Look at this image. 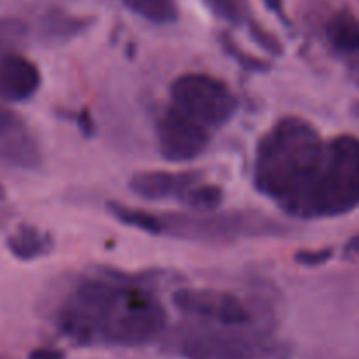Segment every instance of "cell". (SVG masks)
<instances>
[{"instance_id":"9a60e30c","label":"cell","mask_w":359,"mask_h":359,"mask_svg":"<svg viewBox=\"0 0 359 359\" xmlns=\"http://www.w3.org/2000/svg\"><path fill=\"white\" fill-rule=\"evenodd\" d=\"M107 207L109 212H111L119 223L126 224V226L137 228V230L153 235L163 233V219H161V217H156L154 214L146 212V210L140 209H132V207H126L118 202H109Z\"/></svg>"},{"instance_id":"cb8c5ba5","label":"cell","mask_w":359,"mask_h":359,"mask_svg":"<svg viewBox=\"0 0 359 359\" xmlns=\"http://www.w3.org/2000/svg\"><path fill=\"white\" fill-rule=\"evenodd\" d=\"M265 6L269 7V11H272L276 16H279L280 20L286 21V9H284V0H263Z\"/></svg>"},{"instance_id":"7c38bea8","label":"cell","mask_w":359,"mask_h":359,"mask_svg":"<svg viewBox=\"0 0 359 359\" xmlns=\"http://www.w3.org/2000/svg\"><path fill=\"white\" fill-rule=\"evenodd\" d=\"M6 245L16 259L32 262V259H37L44 256L46 252H49L51 241L48 238V235H42L32 224H21L13 235L7 237Z\"/></svg>"},{"instance_id":"8fae6325","label":"cell","mask_w":359,"mask_h":359,"mask_svg":"<svg viewBox=\"0 0 359 359\" xmlns=\"http://www.w3.org/2000/svg\"><path fill=\"white\" fill-rule=\"evenodd\" d=\"M200 172H168V170H146L137 172L130 179V189L140 198L167 200L172 196H182L200 181Z\"/></svg>"},{"instance_id":"d4e9b609","label":"cell","mask_w":359,"mask_h":359,"mask_svg":"<svg viewBox=\"0 0 359 359\" xmlns=\"http://www.w3.org/2000/svg\"><path fill=\"white\" fill-rule=\"evenodd\" d=\"M14 217V210L9 207H0V231L9 224V221Z\"/></svg>"},{"instance_id":"3957f363","label":"cell","mask_w":359,"mask_h":359,"mask_svg":"<svg viewBox=\"0 0 359 359\" xmlns=\"http://www.w3.org/2000/svg\"><path fill=\"white\" fill-rule=\"evenodd\" d=\"M359 207V137L339 135L326 147L325 165L309 195L304 217L342 216Z\"/></svg>"},{"instance_id":"5bb4252c","label":"cell","mask_w":359,"mask_h":359,"mask_svg":"<svg viewBox=\"0 0 359 359\" xmlns=\"http://www.w3.org/2000/svg\"><path fill=\"white\" fill-rule=\"evenodd\" d=\"M126 9L156 25L174 23L179 18L175 0H121Z\"/></svg>"},{"instance_id":"ffe728a7","label":"cell","mask_w":359,"mask_h":359,"mask_svg":"<svg viewBox=\"0 0 359 359\" xmlns=\"http://www.w3.org/2000/svg\"><path fill=\"white\" fill-rule=\"evenodd\" d=\"M221 44H223V48L226 49L228 55L233 56V58L237 60V62L241 63L244 69L259 70V72H262V70H269V63L263 62L262 58H256V56H251V55H248L245 51H242V49L238 48L233 41H231L230 35L224 34L223 37H221Z\"/></svg>"},{"instance_id":"6da1fadb","label":"cell","mask_w":359,"mask_h":359,"mask_svg":"<svg viewBox=\"0 0 359 359\" xmlns=\"http://www.w3.org/2000/svg\"><path fill=\"white\" fill-rule=\"evenodd\" d=\"M167 321L156 297L111 280H84L60 314L67 337L79 344L137 347L151 342Z\"/></svg>"},{"instance_id":"484cf974","label":"cell","mask_w":359,"mask_h":359,"mask_svg":"<svg viewBox=\"0 0 359 359\" xmlns=\"http://www.w3.org/2000/svg\"><path fill=\"white\" fill-rule=\"evenodd\" d=\"M346 249H347V252H349V255H354V252H358V255H359V235L356 238H353L349 244H347Z\"/></svg>"},{"instance_id":"7a4b0ae2","label":"cell","mask_w":359,"mask_h":359,"mask_svg":"<svg viewBox=\"0 0 359 359\" xmlns=\"http://www.w3.org/2000/svg\"><path fill=\"white\" fill-rule=\"evenodd\" d=\"M326 147L309 121L294 116L280 119L256 149V188L286 212L304 217L305 203L325 165Z\"/></svg>"},{"instance_id":"8992f818","label":"cell","mask_w":359,"mask_h":359,"mask_svg":"<svg viewBox=\"0 0 359 359\" xmlns=\"http://www.w3.org/2000/svg\"><path fill=\"white\" fill-rule=\"evenodd\" d=\"M179 354L184 359H287L291 351L262 333L226 328L189 333L179 344Z\"/></svg>"},{"instance_id":"44dd1931","label":"cell","mask_w":359,"mask_h":359,"mask_svg":"<svg viewBox=\"0 0 359 359\" xmlns=\"http://www.w3.org/2000/svg\"><path fill=\"white\" fill-rule=\"evenodd\" d=\"M248 27H249V34H251L252 41H255L259 48H263L266 53H270V55H283L284 51L283 44H280L279 39H277L272 32L263 28L262 25L255 20L249 21Z\"/></svg>"},{"instance_id":"9c48e42d","label":"cell","mask_w":359,"mask_h":359,"mask_svg":"<svg viewBox=\"0 0 359 359\" xmlns=\"http://www.w3.org/2000/svg\"><path fill=\"white\" fill-rule=\"evenodd\" d=\"M39 160L41 151L23 119L0 104V161L14 167L32 168Z\"/></svg>"},{"instance_id":"4316f807","label":"cell","mask_w":359,"mask_h":359,"mask_svg":"<svg viewBox=\"0 0 359 359\" xmlns=\"http://www.w3.org/2000/svg\"><path fill=\"white\" fill-rule=\"evenodd\" d=\"M4 198H6V188H4V186L0 184V202H2Z\"/></svg>"},{"instance_id":"4fadbf2b","label":"cell","mask_w":359,"mask_h":359,"mask_svg":"<svg viewBox=\"0 0 359 359\" xmlns=\"http://www.w3.org/2000/svg\"><path fill=\"white\" fill-rule=\"evenodd\" d=\"M326 35L333 48L342 53L359 51V20L349 11L333 14L326 25Z\"/></svg>"},{"instance_id":"603a6c76","label":"cell","mask_w":359,"mask_h":359,"mask_svg":"<svg viewBox=\"0 0 359 359\" xmlns=\"http://www.w3.org/2000/svg\"><path fill=\"white\" fill-rule=\"evenodd\" d=\"M28 359H65V353L60 349H49V347H39L28 354Z\"/></svg>"},{"instance_id":"30bf717a","label":"cell","mask_w":359,"mask_h":359,"mask_svg":"<svg viewBox=\"0 0 359 359\" xmlns=\"http://www.w3.org/2000/svg\"><path fill=\"white\" fill-rule=\"evenodd\" d=\"M41 70L20 53L0 56V102L18 104L34 97L41 88Z\"/></svg>"},{"instance_id":"e0dca14e","label":"cell","mask_w":359,"mask_h":359,"mask_svg":"<svg viewBox=\"0 0 359 359\" xmlns=\"http://www.w3.org/2000/svg\"><path fill=\"white\" fill-rule=\"evenodd\" d=\"M207 9L226 23L244 25L251 21V2L249 0H203Z\"/></svg>"},{"instance_id":"277c9868","label":"cell","mask_w":359,"mask_h":359,"mask_svg":"<svg viewBox=\"0 0 359 359\" xmlns=\"http://www.w3.org/2000/svg\"><path fill=\"white\" fill-rule=\"evenodd\" d=\"M163 219V233L188 241L228 242L245 237H265L286 231L276 219L251 210L189 216V214H168Z\"/></svg>"},{"instance_id":"7402d4cb","label":"cell","mask_w":359,"mask_h":359,"mask_svg":"<svg viewBox=\"0 0 359 359\" xmlns=\"http://www.w3.org/2000/svg\"><path fill=\"white\" fill-rule=\"evenodd\" d=\"M333 256L332 249H319V251H300L294 259L305 266H319L328 262Z\"/></svg>"},{"instance_id":"d6986e66","label":"cell","mask_w":359,"mask_h":359,"mask_svg":"<svg viewBox=\"0 0 359 359\" xmlns=\"http://www.w3.org/2000/svg\"><path fill=\"white\" fill-rule=\"evenodd\" d=\"M27 35V25L16 18H0V56L13 53L11 48L20 44Z\"/></svg>"},{"instance_id":"52a82bcc","label":"cell","mask_w":359,"mask_h":359,"mask_svg":"<svg viewBox=\"0 0 359 359\" xmlns=\"http://www.w3.org/2000/svg\"><path fill=\"white\" fill-rule=\"evenodd\" d=\"M172 302L188 318L217 323L224 328L245 330L252 323L248 305L226 291L184 287L172 294Z\"/></svg>"},{"instance_id":"2e32d148","label":"cell","mask_w":359,"mask_h":359,"mask_svg":"<svg viewBox=\"0 0 359 359\" xmlns=\"http://www.w3.org/2000/svg\"><path fill=\"white\" fill-rule=\"evenodd\" d=\"M90 23L91 20H86V18L70 16V14L63 13V11L53 9L44 18V34L49 39L67 41V39L81 34Z\"/></svg>"},{"instance_id":"5b68a950","label":"cell","mask_w":359,"mask_h":359,"mask_svg":"<svg viewBox=\"0 0 359 359\" xmlns=\"http://www.w3.org/2000/svg\"><path fill=\"white\" fill-rule=\"evenodd\" d=\"M174 107L205 128H216L231 119L237 98L226 83L202 72L182 74L170 86Z\"/></svg>"},{"instance_id":"ba28073f","label":"cell","mask_w":359,"mask_h":359,"mask_svg":"<svg viewBox=\"0 0 359 359\" xmlns=\"http://www.w3.org/2000/svg\"><path fill=\"white\" fill-rule=\"evenodd\" d=\"M209 132L177 107H170L158 121V146L161 156L170 163H186L205 151Z\"/></svg>"},{"instance_id":"ac0fdd59","label":"cell","mask_w":359,"mask_h":359,"mask_svg":"<svg viewBox=\"0 0 359 359\" xmlns=\"http://www.w3.org/2000/svg\"><path fill=\"white\" fill-rule=\"evenodd\" d=\"M182 202L186 203V207L196 210V212H212L223 202V189L216 184L193 186L182 196Z\"/></svg>"}]
</instances>
